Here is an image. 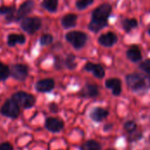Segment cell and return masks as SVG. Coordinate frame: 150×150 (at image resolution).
Returning <instances> with one entry per match:
<instances>
[{
    "label": "cell",
    "instance_id": "obj_33",
    "mask_svg": "<svg viewBox=\"0 0 150 150\" xmlns=\"http://www.w3.org/2000/svg\"><path fill=\"white\" fill-rule=\"evenodd\" d=\"M112 124H107V125H105V127H104V130L105 131H110L112 128Z\"/></svg>",
    "mask_w": 150,
    "mask_h": 150
},
{
    "label": "cell",
    "instance_id": "obj_9",
    "mask_svg": "<svg viewBox=\"0 0 150 150\" xmlns=\"http://www.w3.org/2000/svg\"><path fill=\"white\" fill-rule=\"evenodd\" d=\"M54 85L55 83L53 79L46 78V79L40 80L35 83V90L38 92L47 93V92H50L54 88Z\"/></svg>",
    "mask_w": 150,
    "mask_h": 150
},
{
    "label": "cell",
    "instance_id": "obj_30",
    "mask_svg": "<svg viewBox=\"0 0 150 150\" xmlns=\"http://www.w3.org/2000/svg\"><path fill=\"white\" fill-rule=\"evenodd\" d=\"M140 68H141L142 70H143L145 73H147L149 76H150V60H146V61H144V62L141 64Z\"/></svg>",
    "mask_w": 150,
    "mask_h": 150
},
{
    "label": "cell",
    "instance_id": "obj_16",
    "mask_svg": "<svg viewBox=\"0 0 150 150\" xmlns=\"http://www.w3.org/2000/svg\"><path fill=\"white\" fill-rule=\"evenodd\" d=\"M76 19L77 17L76 15L73 14V13H69L65 15L62 19V25L65 27V28H70V27H74L76 24Z\"/></svg>",
    "mask_w": 150,
    "mask_h": 150
},
{
    "label": "cell",
    "instance_id": "obj_2",
    "mask_svg": "<svg viewBox=\"0 0 150 150\" xmlns=\"http://www.w3.org/2000/svg\"><path fill=\"white\" fill-rule=\"evenodd\" d=\"M11 99L22 109H30L34 106L36 98L33 95L25 92L18 91L11 96Z\"/></svg>",
    "mask_w": 150,
    "mask_h": 150
},
{
    "label": "cell",
    "instance_id": "obj_26",
    "mask_svg": "<svg viewBox=\"0 0 150 150\" xmlns=\"http://www.w3.org/2000/svg\"><path fill=\"white\" fill-rule=\"evenodd\" d=\"M142 137H143V134L138 129L137 131L128 134V141L130 142H135L140 141Z\"/></svg>",
    "mask_w": 150,
    "mask_h": 150
},
{
    "label": "cell",
    "instance_id": "obj_3",
    "mask_svg": "<svg viewBox=\"0 0 150 150\" xmlns=\"http://www.w3.org/2000/svg\"><path fill=\"white\" fill-rule=\"evenodd\" d=\"M0 114L11 120H16L20 114V108L11 98H9L1 106Z\"/></svg>",
    "mask_w": 150,
    "mask_h": 150
},
{
    "label": "cell",
    "instance_id": "obj_14",
    "mask_svg": "<svg viewBox=\"0 0 150 150\" xmlns=\"http://www.w3.org/2000/svg\"><path fill=\"white\" fill-rule=\"evenodd\" d=\"M117 40H118L117 35L110 32V33H106L101 35L98 39V42L105 47H111L117 42Z\"/></svg>",
    "mask_w": 150,
    "mask_h": 150
},
{
    "label": "cell",
    "instance_id": "obj_15",
    "mask_svg": "<svg viewBox=\"0 0 150 150\" xmlns=\"http://www.w3.org/2000/svg\"><path fill=\"white\" fill-rule=\"evenodd\" d=\"M84 69L87 71L92 72L93 75L98 78H103L105 74L104 68L100 64H94L91 62H88V63H86Z\"/></svg>",
    "mask_w": 150,
    "mask_h": 150
},
{
    "label": "cell",
    "instance_id": "obj_32",
    "mask_svg": "<svg viewBox=\"0 0 150 150\" xmlns=\"http://www.w3.org/2000/svg\"><path fill=\"white\" fill-rule=\"evenodd\" d=\"M48 107H49L50 112H53V113H57V112H58V111H59L58 105H57L55 103H51V104H49Z\"/></svg>",
    "mask_w": 150,
    "mask_h": 150
},
{
    "label": "cell",
    "instance_id": "obj_10",
    "mask_svg": "<svg viewBox=\"0 0 150 150\" xmlns=\"http://www.w3.org/2000/svg\"><path fill=\"white\" fill-rule=\"evenodd\" d=\"M109 116V112L102 107H95L90 112V118L97 123L104 121Z\"/></svg>",
    "mask_w": 150,
    "mask_h": 150
},
{
    "label": "cell",
    "instance_id": "obj_12",
    "mask_svg": "<svg viewBox=\"0 0 150 150\" xmlns=\"http://www.w3.org/2000/svg\"><path fill=\"white\" fill-rule=\"evenodd\" d=\"M105 87L112 90L113 96H120L122 91L121 82L118 78H110L105 81Z\"/></svg>",
    "mask_w": 150,
    "mask_h": 150
},
{
    "label": "cell",
    "instance_id": "obj_5",
    "mask_svg": "<svg viewBox=\"0 0 150 150\" xmlns=\"http://www.w3.org/2000/svg\"><path fill=\"white\" fill-rule=\"evenodd\" d=\"M41 26V20L37 17L25 18L21 22V27L28 33H34Z\"/></svg>",
    "mask_w": 150,
    "mask_h": 150
},
{
    "label": "cell",
    "instance_id": "obj_31",
    "mask_svg": "<svg viewBox=\"0 0 150 150\" xmlns=\"http://www.w3.org/2000/svg\"><path fill=\"white\" fill-rule=\"evenodd\" d=\"M0 150H13V146L9 142L0 143Z\"/></svg>",
    "mask_w": 150,
    "mask_h": 150
},
{
    "label": "cell",
    "instance_id": "obj_21",
    "mask_svg": "<svg viewBox=\"0 0 150 150\" xmlns=\"http://www.w3.org/2000/svg\"><path fill=\"white\" fill-rule=\"evenodd\" d=\"M42 6L48 11L54 12L57 10L58 0H44L42 2Z\"/></svg>",
    "mask_w": 150,
    "mask_h": 150
},
{
    "label": "cell",
    "instance_id": "obj_24",
    "mask_svg": "<svg viewBox=\"0 0 150 150\" xmlns=\"http://www.w3.org/2000/svg\"><path fill=\"white\" fill-rule=\"evenodd\" d=\"M15 9L14 7H9V6H2L0 7V14L6 15L7 16V20L13 19V12Z\"/></svg>",
    "mask_w": 150,
    "mask_h": 150
},
{
    "label": "cell",
    "instance_id": "obj_23",
    "mask_svg": "<svg viewBox=\"0 0 150 150\" xmlns=\"http://www.w3.org/2000/svg\"><path fill=\"white\" fill-rule=\"evenodd\" d=\"M124 129H125V131L128 134H132V133H134V132H135V131L138 130V126L135 123V121H134V120H128V121H127L124 124Z\"/></svg>",
    "mask_w": 150,
    "mask_h": 150
},
{
    "label": "cell",
    "instance_id": "obj_13",
    "mask_svg": "<svg viewBox=\"0 0 150 150\" xmlns=\"http://www.w3.org/2000/svg\"><path fill=\"white\" fill-rule=\"evenodd\" d=\"M34 7V3L32 0H28L25 3H23L20 7L18 10L17 12V19H21L25 16H26L28 13H30Z\"/></svg>",
    "mask_w": 150,
    "mask_h": 150
},
{
    "label": "cell",
    "instance_id": "obj_18",
    "mask_svg": "<svg viewBox=\"0 0 150 150\" xmlns=\"http://www.w3.org/2000/svg\"><path fill=\"white\" fill-rule=\"evenodd\" d=\"M102 146L95 140H89L80 146V150H101Z\"/></svg>",
    "mask_w": 150,
    "mask_h": 150
},
{
    "label": "cell",
    "instance_id": "obj_22",
    "mask_svg": "<svg viewBox=\"0 0 150 150\" xmlns=\"http://www.w3.org/2000/svg\"><path fill=\"white\" fill-rule=\"evenodd\" d=\"M11 75V69L9 67L2 62H0V81L6 80Z\"/></svg>",
    "mask_w": 150,
    "mask_h": 150
},
{
    "label": "cell",
    "instance_id": "obj_11",
    "mask_svg": "<svg viewBox=\"0 0 150 150\" xmlns=\"http://www.w3.org/2000/svg\"><path fill=\"white\" fill-rule=\"evenodd\" d=\"M99 95L98 88L96 84H86L80 91V96L82 98H93Z\"/></svg>",
    "mask_w": 150,
    "mask_h": 150
},
{
    "label": "cell",
    "instance_id": "obj_8",
    "mask_svg": "<svg viewBox=\"0 0 150 150\" xmlns=\"http://www.w3.org/2000/svg\"><path fill=\"white\" fill-rule=\"evenodd\" d=\"M112 12V7L108 4H104L95 9L92 12V18L106 20Z\"/></svg>",
    "mask_w": 150,
    "mask_h": 150
},
{
    "label": "cell",
    "instance_id": "obj_29",
    "mask_svg": "<svg viewBox=\"0 0 150 150\" xmlns=\"http://www.w3.org/2000/svg\"><path fill=\"white\" fill-rule=\"evenodd\" d=\"M53 41V37L50 34H44L43 36H41V38L40 39V42L42 46H46L48 45L50 43H52Z\"/></svg>",
    "mask_w": 150,
    "mask_h": 150
},
{
    "label": "cell",
    "instance_id": "obj_28",
    "mask_svg": "<svg viewBox=\"0 0 150 150\" xmlns=\"http://www.w3.org/2000/svg\"><path fill=\"white\" fill-rule=\"evenodd\" d=\"M92 3H93V0H77L76 7L80 10H83V9H85L90 4H91Z\"/></svg>",
    "mask_w": 150,
    "mask_h": 150
},
{
    "label": "cell",
    "instance_id": "obj_4",
    "mask_svg": "<svg viewBox=\"0 0 150 150\" xmlns=\"http://www.w3.org/2000/svg\"><path fill=\"white\" fill-rule=\"evenodd\" d=\"M66 40L76 49L83 47L87 41V35L83 32H69L66 34Z\"/></svg>",
    "mask_w": 150,
    "mask_h": 150
},
{
    "label": "cell",
    "instance_id": "obj_6",
    "mask_svg": "<svg viewBox=\"0 0 150 150\" xmlns=\"http://www.w3.org/2000/svg\"><path fill=\"white\" fill-rule=\"evenodd\" d=\"M45 128L50 133L57 134L63 130L64 122L62 120L59 118L49 117V118H47L45 120Z\"/></svg>",
    "mask_w": 150,
    "mask_h": 150
},
{
    "label": "cell",
    "instance_id": "obj_19",
    "mask_svg": "<svg viewBox=\"0 0 150 150\" xmlns=\"http://www.w3.org/2000/svg\"><path fill=\"white\" fill-rule=\"evenodd\" d=\"M25 41V38L22 34H16V33H11L8 36L7 43L9 46L12 47L15 46L16 44H23Z\"/></svg>",
    "mask_w": 150,
    "mask_h": 150
},
{
    "label": "cell",
    "instance_id": "obj_1",
    "mask_svg": "<svg viewBox=\"0 0 150 150\" xmlns=\"http://www.w3.org/2000/svg\"><path fill=\"white\" fill-rule=\"evenodd\" d=\"M128 87L134 92H142L147 91L150 86V79L142 74L133 73L126 78Z\"/></svg>",
    "mask_w": 150,
    "mask_h": 150
},
{
    "label": "cell",
    "instance_id": "obj_25",
    "mask_svg": "<svg viewBox=\"0 0 150 150\" xmlns=\"http://www.w3.org/2000/svg\"><path fill=\"white\" fill-rule=\"evenodd\" d=\"M138 25V22L136 19H125L123 21V27L127 32L131 31L134 27H136Z\"/></svg>",
    "mask_w": 150,
    "mask_h": 150
},
{
    "label": "cell",
    "instance_id": "obj_27",
    "mask_svg": "<svg viewBox=\"0 0 150 150\" xmlns=\"http://www.w3.org/2000/svg\"><path fill=\"white\" fill-rule=\"evenodd\" d=\"M66 66L69 69H74L76 67V57L74 54H69L67 59H66Z\"/></svg>",
    "mask_w": 150,
    "mask_h": 150
},
{
    "label": "cell",
    "instance_id": "obj_20",
    "mask_svg": "<svg viewBox=\"0 0 150 150\" xmlns=\"http://www.w3.org/2000/svg\"><path fill=\"white\" fill-rule=\"evenodd\" d=\"M105 25H107L106 20L92 18V20L91 21V23L89 25V28H90V30H91L93 32H98V31L101 30L103 27H105Z\"/></svg>",
    "mask_w": 150,
    "mask_h": 150
},
{
    "label": "cell",
    "instance_id": "obj_34",
    "mask_svg": "<svg viewBox=\"0 0 150 150\" xmlns=\"http://www.w3.org/2000/svg\"><path fill=\"white\" fill-rule=\"evenodd\" d=\"M106 150H116V149H106Z\"/></svg>",
    "mask_w": 150,
    "mask_h": 150
},
{
    "label": "cell",
    "instance_id": "obj_35",
    "mask_svg": "<svg viewBox=\"0 0 150 150\" xmlns=\"http://www.w3.org/2000/svg\"><path fill=\"white\" fill-rule=\"evenodd\" d=\"M149 34H150V29H149Z\"/></svg>",
    "mask_w": 150,
    "mask_h": 150
},
{
    "label": "cell",
    "instance_id": "obj_17",
    "mask_svg": "<svg viewBox=\"0 0 150 150\" xmlns=\"http://www.w3.org/2000/svg\"><path fill=\"white\" fill-rule=\"evenodd\" d=\"M127 55L128 57L129 60H131L132 62H138L142 59V53L139 49L138 47L136 46H133L131 47L128 48Z\"/></svg>",
    "mask_w": 150,
    "mask_h": 150
},
{
    "label": "cell",
    "instance_id": "obj_36",
    "mask_svg": "<svg viewBox=\"0 0 150 150\" xmlns=\"http://www.w3.org/2000/svg\"><path fill=\"white\" fill-rule=\"evenodd\" d=\"M149 142H150V136H149Z\"/></svg>",
    "mask_w": 150,
    "mask_h": 150
},
{
    "label": "cell",
    "instance_id": "obj_7",
    "mask_svg": "<svg viewBox=\"0 0 150 150\" xmlns=\"http://www.w3.org/2000/svg\"><path fill=\"white\" fill-rule=\"evenodd\" d=\"M11 75L18 81H24L28 76V69L24 64H15L11 69Z\"/></svg>",
    "mask_w": 150,
    "mask_h": 150
}]
</instances>
